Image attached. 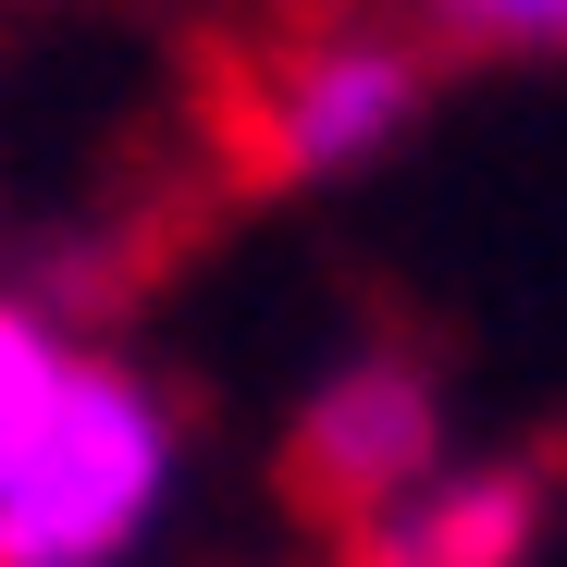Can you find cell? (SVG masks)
I'll use <instances>...</instances> for the list:
<instances>
[{
    "label": "cell",
    "mask_w": 567,
    "mask_h": 567,
    "mask_svg": "<svg viewBox=\"0 0 567 567\" xmlns=\"http://www.w3.org/2000/svg\"><path fill=\"white\" fill-rule=\"evenodd\" d=\"M456 456V420H444V370L395 333H370L346 358H321V383L284 420V494H297L321 530L370 518L383 494H408L420 468Z\"/></svg>",
    "instance_id": "obj_3"
},
{
    "label": "cell",
    "mask_w": 567,
    "mask_h": 567,
    "mask_svg": "<svg viewBox=\"0 0 567 567\" xmlns=\"http://www.w3.org/2000/svg\"><path fill=\"white\" fill-rule=\"evenodd\" d=\"M420 38L468 62H567V0H432Z\"/></svg>",
    "instance_id": "obj_6"
},
{
    "label": "cell",
    "mask_w": 567,
    "mask_h": 567,
    "mask_svg": "<svg viewBox=\"0 0 567 567\" xmlns=\"http://www.w3.org/2000/svg\"><path fill=\"white\" fill-rule=\"evenodd\" d=\"M185 408L136 358L86 346L38 432L0 456V567H136L185 506Z\"/></svg>",
    "instance_id": "obj_1"
},
{
    "label": "cell",
    "mask_w": 567,
    "mask_h": 567,
    "mask_svg": "<svg viewBox=\"0 0 567 567\" xmlns=\"http://www.w3.org/2000/svg\"><path fill=\"white\" fill-rule=\"evenodd\" d=\"M74 358H86V333L38 297V284H13V271H0V456L38 432V408L74 383Z\"/></svg>",
    "instance_id": "obj_5"
},
{
    "label": "cell",
    "mask_w": 567,
    "mask_h": 567,
    "mask_svg": "<svg viewBox=\"0 0 567 567\" xmlns=\"http://www.w3.org/2000/svg\"><path fill=\"white\" fill-rule=\"evenodd\" d=\"M555 543V468L543 456H444L408 494L333 530V567H543Z\"/></svg>",
    "instance_id": "obj_4"
},
{
    "label": "cell",
    "mask_w": 567,
    "mask_h": 567,
    "mask_svg": "<svg viewBox=\"0 0 567 567\" xmlns=\"http://www.w3.org/2000/svg\"><path fill=\"white\" fill-rule=\"evenodd\" d=\"M432 74L444 50L420 25H309L297 50H271L259 86H247V161L259 185H358L383 173L420 124H432Z\"/></svg>",
    "instance_id": "obj_2"
}]
</instances>
